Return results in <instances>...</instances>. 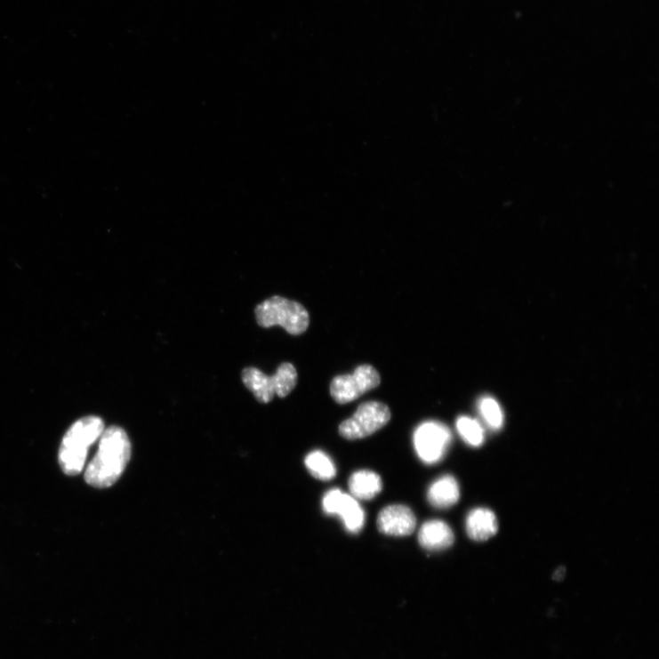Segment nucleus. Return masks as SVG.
<instances>
[{
	"label": "nucleus",
	"instance_id": "10",
	"mask_svg": "<svg viewBox=\"0 0 659 659\" xmlns=\"http://www.w3.org/2000/svg\"><path fill=\"white\" fill-rule=\"evenodd\" d=\"M418 540L424 550L438 551L450 548L454 542V534L446 522L434 519L421 526Z\"/></svg>",
	"mask_w": 659,
	"mask_h": 659
},
{
	"label": "nucleus",
	"instance_id": "7",
	"mask_svg": "<svg viewBox=\"0 0 659 659\" xmlns=\"http://www.w3.org/2000/svg\"><path fill=\"white\" fill-rule=\"evenodd\" d=\"M381 382L380 373L370 365H363L351 374L337 375L331 383L330 391L337 403L347 404L378 388Z\"/></svg>",
	"mask_w": 659,
	"mask_h": 659
},
{
	"label": "nucleus",
	"instance_id": "1",
	"mask_svg": "<svg viewBox=\"0 0 659 659\" xmlns=\"http://www.w3.org/2000/svg\"><path fill=\"white\" fill-rule=\"evenodd\" d=\"M99 451L85 470L86 483L97 488L113 486L122 476L132 456L130 438L123 429L113 426L100 438Z\"/></svg>",
	"mask_w": 659,
	"mask_h": 659
},
{
	"label": "nucleus",
	"instance_id": "8",
	"mask_svg": "<svg viewBox=\"0 0 659 659\" xmlns=\"http://www.w3.org/2000/svg\"><path fill=\"white\" fill-rule=\"evenodd\" d=\"M323 510L330 516H338L345 528L353 534L365 526L366 514L358 500L338 488L329 490L323 498Z\"/></svg>",
	"mask_w": 659,
	"mask_h": 659
},
{
	"label": "nucleus",
	"instance_id": "4",
	"mask_svg": "<svg viewBox=\"0 0 659 659\" xmlns=\"http://www.w3.org/2000/svg\"><path fill=\"white\" fill-rule=\"evenodd\" d=\"M242 381L257 400L269 403L275 395L286 398L295 389L298 373L290 363L281 364L273 375H267L255 367H247L242 373Z\"/></svg>",
	"mask_w": 659,
	"mask_h": 659
},
{
	"label": "nucleus",
	"instance_id": "12",
	"mask_svg": "<svg viewBox=\"0 0 659 659\" xmlns=\"http://www.w3.org/2000/svg\"><path fill=\"white\" fill-rule=\"evenodd\" d=\"M465 526L470 540L486 542L496 534L498 522L490 510L476 509L468 514Z\"/></svg>",
	"mask_w": 659,
	"mask_h": 659
},
{
	"label": "nucleus",
	"instance_id": "14",
	"mask_svg": "<svg viewBox=\"0 0 659 659\" xmlns=\"http://www.w3.org/2000/svg\"><path fill=\"white\" fill-rule=\"evenodd\" d=\"M309 473L321 481H330L336 476V466L329 455L323 451H313L305 458Z\"/></svg>",
	"mask_w": 659,
	"mask_h": 659
},
{
	"label": "nucleus",
	"instance_id": "13",
	"mask_svg": "<svg viewBox=\"0 0 659 659\" xmlns=\"http://www.w3.org/2000/svg\"><path fill=\"white\" fill-rule=\"evenodd\" d=\"M349 486L351 495L357 500H371L382 493L383 484L378 474L360 470L350 477Z\"/></svg>",
	"mask_w": 659,
	"mask_h": 659
},
{
	"label": "nucleus",
	"instance_id": "3",
	"mask_svg": "<svg viewBox=\"0 0 659 659\" xmlns=\"http://www.w3.org/2000/svg\"><path fill=\"white\" fill-rule=\"evenodd\" d=\"M256 319L261 327L281 326L290 334L300 335L309 327V316L299 302L274 296L256 308Z\"/></svg>",
	"mask_w": 659,
	"mask_h": 659
},
{
	"label": "nucleus",
	"instance_id": "2",
	"mask_svg": "<svg viewBox=\"0 0 659 659\" xmlns=\"http://www.w3.org/2000/svg\"><path fill=\"white\" fill-rule=\"evenodd\" d=\"M104 430V422L95 416L83 418L71 426L59 451V462L66 475L75 477L82 472L89 448Z\"/></svg>",
	"mask_w": 659,
	"mask_h": 659
},
{
	"label": "nucleus",
	"instance_id": "6",
	"mask_svg": "<svg viewBox=\"0 0 659 659\" xmlns=\"http://www.w3.org/2000/svg\"><path fill=\"white\" fill-rule=\"evenodd\" d=\"M452 432L442 422H426L414 431V446L418 457L426 464L441 462L452 444Z\"/></svg>",
	"mask_w": 659,
	"mask_h": 659
},
{
	"label": "nucleus",
	"instance_id": "11",
	"mask_svg": "<svg viewBox=\"0 0 659 659\" xmlns=\"http://www.w3.org/2000/svg\"><path fill=\"white\" fill-rule=\"evenodd\" d=\"M460 486L457 480L450 475L435 480L428 489L427 498L430 506L438 510H446L457 504L460 499Z\"/></svg>",
	"mask_w": 659,
	"mask_h": 659
},
{
	"label": "nucleus",
	"instance_id": "16",
	"mask_svg": "<svg viewBox=\"0 0 659 659\" xmlns=\"http://www.w3.org/2000/svg\"><path fill=\"white\" fill-rule=\"evenodd\" d=\"M479 412L486 424L493 430H499L504 423V415L499 404L492 398H484L479 402Z\"/></svg>",
	"mask_w": 659,
	"mask_h": 659
},
{
	"label": "nucleus",
	"instance_id": "5",
	"mask_svg": "<svg viewBox=\"0 0 659 659\" xmlns=\"http://www.w3.org/2000/svg\"><path fill=\"white\" fill-rule=\"evenodd\" d=\"M391 418L390 407L379 401L361 404L356 414L344 421L339 427V433L348 439L368 437L388 424Z\"/></svg>",
	"mask_w": 659,
	"mask_h": 659
},
{
	"label": "nucleus",
	"instance_id": "15",
	"mask_svg": "<svg viewBox=\"0 0 659 659\" xmlns=\"http://www.w3.org/2000/svg\"><path fill=\"white\" fill-rule=\"evenodd\" d=\"M457 431L470 446L479 447L484 444L485 432L481 424L469 417H460L456 422Z\"/></svg>",
	"mask_w": 659,
	"mask_h": 659
},
{
	"label": "nucleus",
	"instance_id": "9",
	"mask_svg": "<svg viewBox=\"0 0 659 659\" xmlns=\"http://www.w3.org/2000/svg\"><path fill=\"white\" fill-rule=\"evenodd\" d=\"M379 530L392 537H406L413 534L417 526L414 511L404 505H391L384 508L379 514Z\"/></svg>",
	"mask_w": 659,
	"mask_h": 659
}]
</instances>
